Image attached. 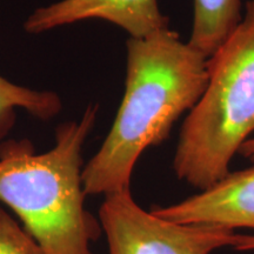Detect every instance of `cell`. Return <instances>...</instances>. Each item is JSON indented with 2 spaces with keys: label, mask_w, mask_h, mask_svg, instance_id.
<instances>
[{
  "label": "cell",
  "mask_w": 254,
  "mask_h": 254,
  "mask_svg": "<svg viewBox=\"0 0 254 254\" xmlns=\"http://www.w3.org/2000/svg\"><path fill=\"white\" fill-rule=\"evenodd\" d=\"M17 109H23L38 119L50 120L60 112L62 100L55 92L32 90L0 75V139L13 125Z\"/></svg>",
  "instance_id": "8"
},
{
  "label": "cell",
  "mask_w": 254,
  "mask_h": 254,
  "mask_svg": "<svg viewBox=\"0 0 254 254\" xmlns=\"http://www.w3.org/2000/svg\"><path fill=\"white\" fill-rule=\"evenodd\" d=\"M100 19L125 30L131 38H144L170 28L158 0H60L37 8L24 23L25 31L40 34L78 21Z\"/></svg>",
  "instance_id": "5"
},
{
  "label": "cell",
  "mask_w": 254,
  "mask_h": 254,
  "mask_svg": "<svg viewBox=\"0 0 254 254\" xmlns=\"http://www.w3.org/2000/svg\"><path fill=\"white\" fill-rule=\"evenodd\" d=\"M152 213L177 224L211 225L254 231V166L230 172L224 179L198 194Z\"/></svg>",
  "instance_id": "6"
},
{
  "label": "cell",
  "mask_w": 254,
  "mask_h": 254,
  "mask_svg": "<svg viewBox=\"0 0 254 254\" xmlns=\"http://www.w3.org/2000/svg\"><path fill=\"white\" fill-rule=\"evenodd\" d=\"M238 153H239L241 157L247 159V160L254 161V135H252L249 140L244 142Z\"/></svg>",
  "instance_id": "11"
},
{
  "label": "cell",
  "mask_w": 254,
  "mask_h": 254,
  "mask_svg": "<svg viewBox=\"0 0 254 254\" xmlns=\"http://www.w3.org/2000/svg\"><path fill=\"white\" fill-rule=\"evenodd\" d=\"M241 19V0H194L189 44L209 58L236 31Z\"/></svg>",
  "instance_id": "7"
},
{
  "label": "cell",
  "mask_w": 254,
  "mask_h": 254,
  "mask_svg": "<svg viewBox=\"0 0 254 254\" xmlns=\"http://www.w3.org/2000/svg\"><path fill=\"white\" fill-rule=\"evenodd\" d=\"M254 133V0L239 26L208 58V81L180 131L173 168L200 190L220 182Z\"/></svg>",
  "instance_id": "3"
},
{
  "label": "cell",
  "mask_w": 254,
  "mask_h": 254,
  "mask_svg": "<svg viewBox=\"0 0 254 254\" xmlns=\"http://www.w3.org/2000/svg\"><path fill=\"white\" fill-rule=\"evenodd\" d=\"M126 46L125 93L106 139L82 168L86 195L131 190L140 155L166 140L207 86L208 58L171 28L129 38Z\"/></svg>",
  "instance_id": "1"
},
{
  "label": "cell",
  "mask_w": 254,
  "mask_h": 254,
  "mask_svg": "<svg viewBox=\"0 0 254 254\" xmlns=\"http://www.w3.org/2000/svg\"><path fill=\"white\" fill-rule=\"evenodd\" d=\"M0 254H46L36 239L0 207Z\"/></svg>",
  "instance_id": "9"
},
{
  "label": "cell",
  "mask_w": 254,
  "mask_h": 254,
  "mask_svg": "<svg viewBox=\"0 0 254 254\" xmlns=\"http://www.w3.org/2000/svg\"><path fill=\"white\" fill-rule=\"evenodd\" d=\"M98 219L109 254H212L240 237L226 227L165 220L136 204L131 190L105 196Z\"/></svg>",
  "instance_id": "4"
},
{
  "label": "cell",
  "mask_w": 254,
  "mask_h": 254,
  "mask_svg": "<svg viewBox=\"0 0 254 254\" xmlns=\"http://www.w3.org/2000/svg\"><path fill=\"white\" fill-rule=\"evenodd\" d=\"M237 251H243V252H247V251H254V236H243L240 234L239 240L233 247Z\"/></svg>",
  "instance_id": "10"
},
{
  "label": "cell",
  "mask_w": 254,
  "mask_h": 254,
  "mask_svg": "<svg viewBox=\"0 0 254 254\" xmlns=\"http://www.w3.org/2000/svg\"><path fill=\"white\" fill-rule=\"evenodd\" d=\"M91 105L79 122L58 126L56 144L36 153L28 140L0 145V201L46 254H93L91 244L103 234L99 219L85 207L84 142L97 120Z\"/></svg>",
  "instance_id": "2"
}]
</instances>
